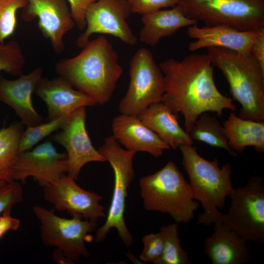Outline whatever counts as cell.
I'll use <instances>...</instances> for the list:
<instances>
[{
	"mask_svg": "<svg viewBox=\"0 0 264 264\" xmlns=\"http://www.w3.org/2000/svg\"><path fill=\"white\" fill-rule=\"evenodd\" d=\"M129 86L120 101V113L138 116L152 104L160 102L164 92L163 73L147 48H139L130 63Z\"/></svg>",
	"mask_w": 264,
	"mask_h": 264,
	"instance_id": "obj_9",
	"label": "cell"
},
{
	"mask_svg": "<svg viewBox=\"0 0 264 264\" xmlns=\"http://www.w3.org/2000/svg\"><path fill=\"white\" fill-rule=\"evenodd\" d=\"M132 13L128 0H96L87 9L86 27L78 37L77 45L83 48L95 33L110 35L134 45L137 39L127 22Z\"/></svg>",
	"mask_w": 264,
	"mask_h": 264,
	"instance_id": "obj_11",
	"label": "cell"
},
{
	"mask_svg": "<svg viewBox=\"0 0 264 264\" xmlns=\"http://www.w3.org/2000/svg\"><path fill=\"white\" fill-rule=\"evenodd\" d=\"M74 179L64 175L56 182L44 187V199L62 212H66L72 217L97 222L104 218V207L99 203L101 196L85 190L79 186Z\"/></svg>",
	"mask_w": 264,
	"mask_h": 264,
	"instance_id": "obj_13",
	"label": "cell"
},
{
	"mask_svg": "<svg viewBox=\"0 0 264 264\" xmlns=\"http://www.w3.org/2000/svg\"><path fill=\"white\" fill-rule=\"evenodd\" d=\"M260 30L241 31L225 24L202 27L197 24L191 25L188 27L187 35L195 40L189 44L188 49L195 52L203 48L217 47L249 52Z\"/></svg>",
	"mask_w": 264,
	"mask_h": 264,
	"instance_id": "obj_18",
	"label": "cell"
},
{
	"mask_svg": "<svg viewBox=\"0 0 264 264\" xmlns=\"http://www.w3.org/2000/svg\"><path fill=\"white\" fill-rule=\"evenodd\" d=\"M207 55L227 81L233 99L241 106L239 117L264 121V70L251 52L209 47Z\"/></svg>",
	"mask_w": 264,
	"mask_h": 264,
	"instance_id": "obj_3",
	"label": "cell"
},
{
	"mask_svg": "<svg viewBox=\"0 0 264 264\" xmlns=\"http://www.w3.org/2000/svg\"><path fill=\"white\" fill-rule=\"evenodd\" d=\"M144 208L169 214L176 223H188L199 204L194 199L189 183L176 164L169 161L160 170L139 180Z\"/></svg>",
	"mask_w": 264,
	"mask_h": 264,
	"instance_id": "obj_5",
	"label": "cell"
},
{
	"mask_svg": "<svg viewBox=\"0 0 264 264\" xmlns=\"http://www.w3.org/2000/svg\"><path fill=\"white\" fill-rule=\"evenodd\" d=\"M27 4V0H0V43L14 34L17 26V13Z\"/></svg>",
	"mask_w": 264,
	"mask_h": 264,
	"instance_id": "obj_29",
	"label": "cell"
},
{
	"mask_svg": "<svg viewBox=\"0 0 264 264\" xmlns=\"http://www.w3.org/2000/svg\"><path fill=\"white\" fill-rule=\"evenodd\" d=\"M55 69L60 77L100 105L110 100L123 73L117 51L103 36L89 41L76 56L59 60Z\"/></svg>",
	"mask_w": 264,
	"mask_h": 264,
	"instance_id": "obj_2",
	"label": "cell"
},
{
	"mask_svg": "<svg viewBox=\"0 0 264 264\" xmlns=\"http://www.w3.org/2000/svg\"><path fill=\"white\" fill-rule=\"evenodd\" d=\"M3 183H4L0 182V185L3 184Z\"/></svg>",
	"mask_w": 264,
	"mask_h": 264,
	"instance_id": "obj_37",
	"label": "cell"
},
{
	"mask_svg": "<svg viewBox=\"0 0 264 264\" xmlns=\"http://www.w3.org/2000/svg\"><path fill=\"white\" fill-rule=\"evenodd\" d=\"M98 151L109 162L114 180L106 220L97 229L95 240L98 243L103 242L110 230L114 228L124 244L129 247L133 243V238L125 223L124 213L128 190L134 176L133 159L136 153L121 148L113 135L106 137Z\"/></svg>",
	"mask_w": 264,
	"mask_h": 264,
	"instance_id": "obj_6",
	"label": "cell"
},
{
	"mask_svg": "<svg viewBox=\"0 0 264 264\" xmlns=\"http://www.w3.org/2000/svg\"><path fill=\"white\" fill-rule=\"evenodd\" d=\"M185 15L206 26L225 24L241 31L264 28V0H177Z\"/></svg>",
	"mask_w": 264,
	"mask_h": 264,
	"instance_id": "obj_7",
	"label": "cell"
},
{
	"mask_svg": "<svg viewBox=\"0 0 264 264\" xmlns=\"http://www.w3.org/2000/svg\"><path fill=\"white\" fill-rule=\"evenodd\" d=\"M164 81L161 102L183 115L189 133L198 116L212 111L221 117L225 109L236 111L232 99L222 94L214 80V66L207 54L191 53L181 60L169 59L159 65Z\"/></svg>",
	"mask_w": 264,
	"mask_h": 264,
	"instance_id": "obj_1",
	"label": "cell"
},
{
	"mask_svg": "<svg viewBox=\"0 0 264 264\" xmlns=\"http://www.w3.org/2000/svg\"><path fill=\"white\" fill-rule=\"evenodd\" d=\"M75 26L83 30L86 27V12L88 7L97 0H67Z\"/></svg>",
	"mask_w": 264,
	"mask_h": 264,
	"instance_id": "obj_33",
	"label": "cell"
},
{
	"mask_svg": "<svg viewBox=\"0 0 264 264\" xmlns=\"http://www.w3.org/2000/svg\"><path fill=\"white\" fill-rule=\"evenodd\" d=\"M24 57L19 43L12 40L0 43V73L4 71L13 76L22 74Z\"/></svg>",
	"mask_w": 264,
	"mask_h": 264,
	"instance_id": "obj_28",
	"label": "cell"
},
{
	"mask_svg": "<svg viewBox=\"0 0 264 264\" xmlns=\"http://www.w3.org/2000/svg\"><path fill=\"white\" fill-rule=\"evenodd\" d=\"M53 260L58 264H72L73 263L69 260L63 253L59 250L56 249L52 255Z\"/></svg>",
	"mask_w": 264,
	"mask_h": 264,
	"instance_id": "obj_36",
	"label": "cell"
},
{
	"mask_svg": "<svg viewBox=\"0 0 264 264\" xmlns=\"http://www.w3.org/2000/svg\"><path fill=\"white\" fill-rule=\"evenodd\" d=\"M132 13L141 15L151 13L162 8L174 7L177 0H128Z\"/></svg>",
	"mask_w": 264,
	"mask_h": 264,
	"instance_id": "obj_32",
	"label": "cell"
},
{
	"mask_svg": "<svg viewBox=\"0 0 264 264\" xmlns=\"http://www.w3.org/2000/svg\"><path fill=\"white\" fill-rule=\"evenodd\" d=\"M222 222L246 241L264 243V183L253 176L244 186L234 188Z\"/></svg>",
	"mask_w": 264,
	"mask_h": 264,
	"instance_id": "obj_10",
	"label": "cell"
},
{
	"mask_svg": "<svg viewBox=\"0 0 264 264\" xmlns=\"http://www.w3.org/2000/svg\"><path fill=\"white\" fill-rule=\"evenodd\" d=\"M229 147L242 153L252 146L258 153L264 152V121L243 119L235 111L229 113L223 124Z\"/></svg>",
	"mask_w": 264,
	"mask_h": 264,
	"instance_id": "obj_23",
	"label": "cell"
},
{
	"mask_svg": "<svg viewBox=\"0 0 264 264\" xmlns=\"http://www.w3.org/2000/svg\"><path fill=\"white\" fill-rule=\"evenodd\" d=\"M111 126L112 135L126 150L159 157L164 150L170 148L137 116L121 113L113 118Z\"/></svg>",
	"mask_w": 264,
	"mask_h": 264,
	"instance_id": "obj_19",
	"label": "cell"
},
{
	"mask_svg": "<svg viewBox=\"0 0 264 264\" xmlns=\"http://www.w3.org/2000/svg\"><path fill=\"white\" fill-rule=\"evenodd\" d=\"M71 114H64L35 126H27L22 133L19 146V154L30 150L40 141L54 132L62 129Z\"/></svg>",
	"mask_w": 264,
	"mask_h": 264,
	"instance_id": "obj_27",
	"label": "cell"
},
{
	"mask_svg": "<svg viewBox=\"0 0 264 264\" xmlns=\"http://www.w3.org/2000/svg\"><path fill=\"white\" fill-rule=\"evenodd\" d=\"M178 223L175 222L161 227L159 232L163 239V249L158 264H191L189 254L180 245Z\"/></svg>",
	"mask_w": 264,
	"mask_h": 264,
	"instance_id": "obj_26",
	"label": "cell"
},
{
	"mask_svg": "<svg viewBox=\"0 0 264 264\" xmlns=\"http://www.w3.org/2000/svg\"><path fill=\"white\" fill-rule=\"evenodd\" d=\"M179 148L193 198L201 203L204 210L198 216L197 223L208 227L222 222V214L219 209L224 208L226 197L234 189L231 180V165L226 163L220 168L216 158L212 161L204 158L192 145H182Z\"/></svg>",
	"mask_w": 264,
	"mask_h": 264,
	"instance_id": "obj_4",
	"label": "cell"
},
{
	"mask_svg": "<svg viewBox=\"0 0 264 264\" xmlns=\"http://www.w3.org/2000/svg\"><path fill=\"white\" fill-rule=\"evenodd\" d=\"M23 131V124L21 122H13L0 130V182L14 180V166Z\"/></svg>",
	"mask_w": 264,
	"mask_h": 264,
	"instance_id": "obj_24",
	"label": "cell"
},
{
	"mask_svg": "<svg viewBox=\"0 0 264 264\" xmlns=\"http://www.w3.org/2000/svg\"><path fill=\"white\" fill-rule=\"evenodd\" d=\"M143 249L139 256L144 262L158 264L163 249V239L161 233H150L142 238Z\"/></svg>",
	"mask_w": 264,
	"mask_h": 264,
	"instance_id": "obj_30",
	"label": "cell"
},
{
	"mask_svg": "<svg viewBox=\"0 0 264 264\" xmlns=\"http://www.w3.org/2000/svg\"><path fill=\"white\" fill-rule=\"evenodd\" d=\"M250 52L264 70V28L260 31L254 40Z\"/></svg>",
	"mask_w": 264,
	"mask_h": 264,
	"instance_id": "obj_35",
	"label": "cell"
},
{
	"mask_svg": "<svg viewBox=\"0 0 264 264\" xmlns=\"http://www.w3.org/2000/svg\"><path fill=\"white\" fill-rule=\"evenodd\" d=\"M32 209L40 221L41 238L44 244L56 247L73 263L90 255L85 242L92 240L89 233L95 228L97 222L77 217H60L52 210L39 205Z\"/></svg>",
	"mask_w": 264,
	"mask_h": 264,
	"instance_id": "obj_8",
	"label": "cell"
},
{
	"mask_svg": "<svg viewBox=\"0 0 264 264\" xmlns=\"http://www.w3.org/2000/svg\"><path fill=\"white\" fill-rule=\"evenodd\" d=\"M143 24L139 32L141 42L154 46L160 40L169 37L180 28L197 24L198 21L188 18L179 5L170 9L159 10L142 15Z\"/></svg>",
	"mask_w": 264,
	"mask_h": 264,
	"instance_id": "obj_22",
	"label": "cell"
},
{
	"mask_svg": "<svg viewBox=\"0 0 264 264\" xmlns=\"http://www.w3.org/2000/svg\"><path fill=\"white\" fill-rule=\"evenodd\" d=\"M140 120L170 148L192 145L193 140L180 126L178 115L161 102L150 105L137 116Z\"/></svg>",
	"mask_w": 264,
	"mask_h": 264,
	"instance_id": "obj_21",
	"label": "cell"
},
{
	"mask_svg": "<svg viewBox=\"0 0 264 264\" xmlns=\"http://www.w3.org/2000/svg\"><path fill=\"white\" fill-rule=\"evenodd\" d=\"M23 189L19 181L12 180L0 185V215L23 199Z\"/></svg>",
	"mask_w": 264,
	"mask_h": 264,
	"instance_id": "obj_31",
	"label": "cell"
},
{
	"mask_svg": "<svg viewBox=\"0 0 264 264\" xmlns=\"http://www.w3.org/2000/svg\"><path fill=\"white\" fill-rule=\"evenodd\" d=\"M188 134L193 140L203 142L210 146L224 149L231 154L236 155L228 145L223 126L208 112H203L198 116Z\"/></svg>",
	"mask_w": 264,
	"mask_h": 264,
	"instance_id": "obj_25",
	"label": "cell"
},
{
	"mask_svg": "<svg viewBox=\"0 0 264 264\" xmlns=\"http://www.w3.org/2000/svg\"><path fill=\"white\" fill-rule=\"evenodd\" d=\"M22 17L27 22L38 19L40 30L57 54L65 50L63 38L75 26L66 0H27Z\"/></svg>",
	"mask_w": 264,
	"mask_h": 264,
	"instance_id": "obj_15",
	"label": "cell"
},
{
	"mask_svg": "<svg viewBox=\"0 0 264 264\" xmlns=\"http://www.w3.org/2000/svg\"><path fill=\"white\" fill-rule=\"evenodd\" d=\"M73 88L60 76L52 79L42 77L38 81L34 93L46 105L47 121L71 114L81 107L96 105L89 96Z\"/></svg>",
	"mask_w": 264,
	"mask_h": 264,
	"instance_id": "obj_17",
	"label": "cell"
},
{
	"mask_svg": "<svg viewBox=\"0 0 264 264\" xmlns=\"http://www.w3.org/2000/svg\"><path fill=\"white\" fill-rule=\"evenodd\" d=\"M66 153H59L49 141L37 146L31 151L18 154L14 166L13 180L25 183L31 177L44 187L52 184L67 173Z\"/></svg>",
	"mask_w": 264,
	"mask_h": 264,
	"instance_id": "obj_12",
	"label": "cell"
},
{
	"mask_svg": "<svg viewBox=\"0 0 264 264\" xmlns=\"http://www.w3.org/2000/svg\"><path fill=\"white\" fill-rule=\"evenodd\" d=\"M246 242L222 222H216L205 239L204 252L213 264H244L251 259Z\"/></svg>",
	"mask_w": 264,
	"mask_h": 264,
	"instance_id": "obj_20",
	"label": "cell"
},
{
	"mask_svg": "<svg viewBox=\"0 0 264 264\" xmlns=\"http://www.w3.org/2000/svg\"><path fill=\"white\" fill-rule=\"evenodd\" d=\"M12 208L6 209L0 216V239L9 231H16L20 226V220L11 215Z\"/></svg>",
	"mask_w": 264,
	"mask_h": 264,
	"instance_id": "obj_34",
	"label": "cell"
},
{
	"mask_svg": "<svg viewBox=\"0 0 264 264\" xmlns=\"http://www.w3.org/2000/svg\"><path fill=\"white\" fill-rule=\"evenodd\" d=\"M86 107L75 110L52 140L66 150L67 176L77 180L83 166L90 162H105L106 158L93 147L86 127Z\"/></svg>",
	"mask_w": 264,
	"mask_h": 264,
	"instance_id": "obj_14",
	"label": "cell"
},
{
	"mask_svg": "<svg viewBox=\"0 0 264 264\" xmlns=\"http://www.w3.org/2000/svg\"><path fill=\"white\" fill-rule=\"evenodd\" d=\"M43 68L37 67L26 75L14 80L0 76V101L10 106L26 126L44 122L43 117L33 106L32 94L42 78Z\"/></svg>",
	"mask_w": 264,
	"mask_h": 264,
	"instance_id": "obj_16",
	"label": "cell"
}]
</instances>
